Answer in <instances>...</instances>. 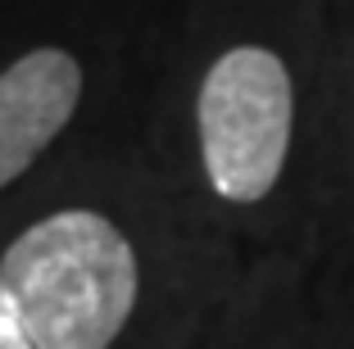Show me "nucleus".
<instances>
[{"mask_svg":"<svg viewBox=\"0 0 354 349\" xmlns=\"http://www.w3.org/2000/svg\"><path fill=\"white\" fill-rule=\"evenodd\" d=\"M0 290L37 349H109L136 304V254L109 218L59 209L5 249Z\"/></svg>","mask_w":354,"mask_h":349,"instance_id":"1","label":"nucleus"},{"mask_svg":"<svg viewBox=\"0 0 354 349\" xmlns=\"http://www.w3.org/2000/svg\"><path fill=\"white\" fill-rule=\"evenodd\" d=\"M291 145V73L272 50L236 46L200 86V154L209 186L254 205L277 186Z\"/></svg>","mask_w":354,"mask_h":349,"instance_id":"2","label":"nucleus"},{"mask_svg":"<svg viewBox=\"0 0 354 349\" xmlns=\"http://www.w3.org/2000/svg\"><path fill=\"white\" fill-rule=\"evenodd\" d=\"M77 95L82 68L55 46L23 55L0 73V186L28 173L32 159L68 127Z\"/></svg>","mask_w":354,"mask_h":349,"instance_id":"3","label":"nucleus"},{"mask_svg":"<svg viewBox=\"0 0 354 349\" xmlns=\"http://www.w3.org/2000/svg\"><path fill=\"white\" fill-rule=\"evenodd\" d=\"M0 349H37L32 345V336H28V327L19 322V313H14V304H10V295L0 290Z\"/></svg>","mask_w":354,"mask_h":349,"instance_id":"4","label":"nucleus"}]
</instances>
